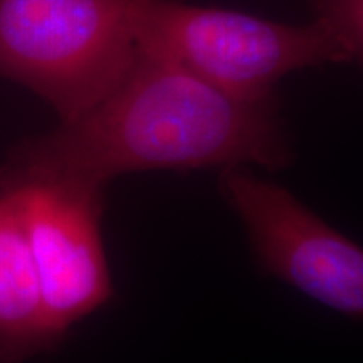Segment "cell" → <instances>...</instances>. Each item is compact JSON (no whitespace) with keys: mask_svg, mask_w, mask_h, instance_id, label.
Instances as JSON below:
<instances>
[{"mask_svg":"<svg viewBox=\"0 0 363 363\" xmlns=\"http://www.w3.org/2000/svg\"><path fill=\"white\" fill-rule=\"evenodd\" d=\"M293 152L274 101H246L138 48L123 79L78 120L22 143L0 190L29 179L103 189L145 170L286 169Z\"/></svg>","mask_w":363,"mask_h":363,"instance_id":"6da1fadb","label":"cell"},{"mask_svg":"<svg viewBox=\"0 0 363 363\" xmlns=\"http://www.w3.org/2000/svg\"><path fill=\"white\" fill-rule=\"evenodd\" d=\"M311 7L337 34L348 59L363 62V0H311Z\"/></svg>","mask_w":363,"mask_h":363,"instance_id":"52a82bcc","label":"cell"},{"mask_svg":"<svg viewBox=\"0 0 363 363\" xmlns=\"http://www.w3.org/2000/svg\"><path fill=\"white\" fill-rule=\"evenodd\" d=\"M19 207L38 271L45 320L56 338L113 294L101 240V189L29 179L2 189Z\"/></svg>","mask_w":363,"mask_h":363,"instance_id":"5b68a950","label":"cell"},{"mask_svg":"<svg viewBox=\"0 0 363 363\" xmlns=\"http://www.w3.org/2000/svg\"><path fill=\"white\" fill-rule=\"evenodd\" d=\"M138 48L172 59L230 96L257 103L274 101L272 91L289 72L350 61L320 19L288 26L179 0H145Z\"/></svg>","mask_w":363,"mask_h":363,"instance_id":"3957f363","label":"cell"},{"mask_svg":"<svg viewBox=\"0 0 363 363\" xmlns=\"http://www.w3.org/2000/svg\"><path fill=\"white\" fill-rule=\"evenodd\" d=\"M220 190L262 269L313 301L363 320V247L249 167H225Z\"/></svg>","mask_w":363,"mask_h":363,"instance_id":"277c9868","label":"cell"},{"mask_svg":"<svg viewBox=\"0 0 363 363\" xmlns=\"http://www.w3.org/2000/svg\"><path fill=\"white\" fill-rule=\"evenodd\" d=\"M143 2L0 0V78L78 120L133 65Z\"/></svg>","mask_w":363,"mask_h":363,"instance_id":"7a4b0ae2","label":"cell"},{"mask_svg":"<svg viewBox=\"0 0 363 363\" xmlns=\"http://www.w3.org/2000/svg\"><path fill=\"white\" fill-rule=\"evenodd\" d=\"M56 342L19 207L12 192L0 190V362L21 360Z\"/></svg>","mask_w":363,"mask_h":363,"instance_id":"8992f818","label":"cell"}]
</instances>
